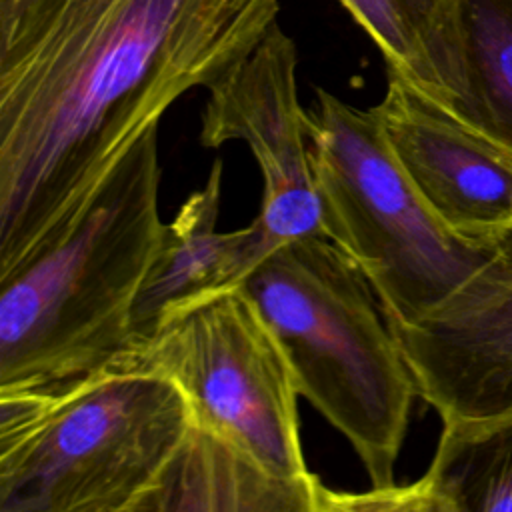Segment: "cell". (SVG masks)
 Listing matches in <instances>:
<instances>
[{
  "mask_svg": "<svg viewBox=\"0 0 512 512\" xmlns=\"http://www.w3.org/2000/svg\"><path fill=\"white\" fill-rule=\"evenodd\" d=\"M462 98L450 114L512 156V0H460Z\"/></svg>",
  "mask_w": 512,
  "mask_h": 512,
  "instance_id": "cell-13",
  "label": "cell"
},
{
  "mask_svg": "<svg viewBox=\"0 0 512 512\" xmlns=\"http://www.w3.org/2000/svg\"><path fill=\"white\" fill-rule=\"evenodd\" d=\"M192 426L182 392L130 350L78 378L0 390V512H116Z\"/></svg>",
  "mask_w": 512,
  "mask_h": 512,
  "instance_id": "cell-3",
  "label": "cell"
},
{
  "mask_svg": "<svg viewBox=\"0 0 512 512\" xmlns=\"http://www.w3.org/2000/svg\"><path fill=\"white\" fill-rule=\"evenodd\" d=\"M308 138L324 236L366 276L388 324L436 308L492 254L494 238L460 236L426 206L374 108H356L316 88Z\"/></svg>",
  "mask_w": 512,
  "mask_h": 512,
  "instance_id": "cell-5",
  "label": "cell"
},
{
  "mask_svg": "<svg viewBox=\"0 0 512 512\" xmlns=\"http://www.w3.org/2000/svg\"><path fill=\"white\" fill-rule=\"evenodd\" d=\"M298 52L278 22L210 88L200 142H244L262 174V204L250 222L258 264L288 242L324 236V208L296 82ZM326 238V236H324Z\"/></svg>",
  "mask_w": 512,
  "mask_h": 512,
  "instance_id": "cell-7",
  "label": "cell"
},
{
  "mask_svg": "<svg viewBox=\"0 0 512 512\" xmlns=\"http://www.w3.org/2000/svg\"><path fill=\"white\" fill-rule=\"evenodd\" d=\"M456 512H512V414L442 424L426 470Z\"/></svg>",
  "mask_w": 512,
  "mask_h": 512,
  "instance_id": "cell-14",
  "label": "cell"
},
{
  "mask_svg": "<svg viewBox=\"0 0 512 512\" xmlns=\"http://www.w3.org/2000/svg\"><path fill=\"white\" fill-rule=\"evenodd\" d=\"M160 124L36 252L0 276V390L78 378L122 354L164 232Z\"/></svg>",
  "mask_w": 512,
  "mask_h": 512,
  "instance_id": "cell-2",
  "label": "cell"
},
{
  "mask_svg": "<svg viewBox=\"0 0 512 512\" xmlns=\"http://www.w3.org/2000/svg\"><path fill=\"white\" fill-rule=\"evenodd\" d=\"M278 0H0V276L56 234Z\"/></svg>",
  "mask_w": 512,
  "mask_h": 512,
  "instance_id": "cell-1",
  "label": "cell"
},
{
  "mask_svg": "<svg viewBox=\"0 0 512 512\" xmlns=\"http://www.w3.org/2000/svg\"><path fill=\"white\" fill-rule=\"evenodd\" d=\"M404 174L452 232L488 240L512 226V156L388 74L372 106Z\"/></svg>",
  "mask_w": 512,
  "mask_h": 512,
  "instance_id": "cell-9",
  "label": "cell"
},
{
  "mask_svg": "<svg viewBox=\"0 0 512 512\" xmlns=\"http://www.w3.org/2000/svg\"><path fill=\"white\" fill-rule=\"evenodd\" d=\"M222 178L224 164L216 160L204 186L166 222L136 300L128 348L144 342L170 308L240 286L258 266L252 224L232 232L218 230Z\"/></svg>",
  "mask_w": 512,
  "mask_h": 512,
  "instance_id": "cell-10",
  "label": "cell"
},
{
  "mask_svg": "<svg viewBox=\"0 0 512 512\" xmlns=\"http://www.w3.org/2000/svg\"><path fill=\"white\" fill-rule=\"evenodd\" d=\"M418 398L442 424L512 414V226L494 236L484 264L444 302L388 324Z\"/></svg>",
  "mask_w": 512,
  "mask_h": 512,
  "instance_id": "cell-8",
  "label": "cell"
},
{
  "mask_svg": "<svg viewBox=\"0 0 512 512\" xmlns=\"http://www.w3.org/2000/svg\"><path fill=\"white\" fill-rule=\"evenodd\" d=\"M314 508L316 512H456L448 494L428 472L410 484L394 482L364 492L336 490L318 478Z\"/></svg>",
  "mask_w": 512,
  "mask_h": 512,
  "instance_id": "cell-15",
  "label": "cell"
},
{
  "mask_svg": "<svg viewBox=\"0 0 512 512\" xmlns=\"http://www.w3.org/2000/svg\"><path fill=\"white\" fill-rule=\"evenodd\" d=\"M380 50L388 74L452 112L462 98L460 0H340Z\"/></svg>",
  "mask_w": 512,
  "mask_h": 512,
  "instance_id": "cell-12",
  "label": "cell"
},
{
  "mask_svg": "<svg viewBox=\"0 0 512 512\" xmlns=\"http://www.w3.org/2000/svg\"><path fill=\"white\" fill-rule=\"evenodd\" d=\"M316 480L274 476L194 424L164 472L116 512H316Z\"/></svg>",
  "mask_w": 512,
  "mask_h": 512,
  "instance_id": "cell-11",
  "label": "cell"
},
{
  "mask_svg": "<svg viewBox=\"0 0 512 512\" xmlns=\"http://www.w3.org/2000/svg\"><path fill=\"white\" fill-rule=\"evenodd\" d=\"M240 286L280 340L300 396L348 440L372 486L394 484L418 392L360 268L310 236L272 252Z\"/></svg>",
  "mask_w": 512,
  "mask_h": 512,
  "instance_id": "cell-4",
  "label": "cell"
},
{
  "mask_svg": "<svg viewBox=\"0 0 512 512\" xmlns=\"http://www.w3.org/2000/svg\"><path fill=\"white\" fill-rule=\"evenodd\" d=\"M126 350L182 392L196 426L274 476L312 474L302 450L292 364L242 286L170 308L144 342Z\"/></svg>",
  "mask_w": 512,
  "mask_h": 512,
  "instance_id": "cell-6",
  "label": "cell"
}]
</instances>
